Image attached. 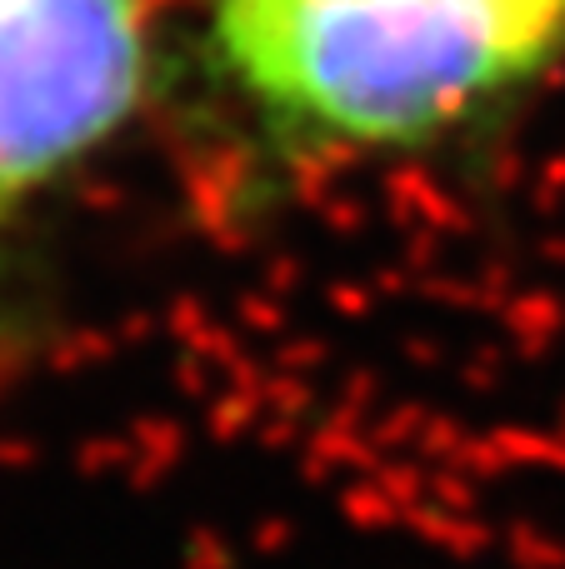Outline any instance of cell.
I'll use <instances>...</instances> for the list:
<instances>
[{
	"instance_id": "6da1fadb",
	"label": "cell",
	"mask_w": 565,
	"mask_h": 569,
	"mask_svg": "<svg viewBox=\"0 0 565 569\" xmlns=\"http://www.w3.org/2000/svg\"><path fill=\"white\" fill-rule=\"evenodd\" d=\"M200 46L280 156H406L541 86L565 0H200Z\"/></svg>"
},
{
	"instance_id": "7a4b0ae2",
	"label": "cell",
	"mask_w": 565,
	"mask_h": 569,
	"mask_svg": "<svg viewBox=\"0 0 565 569\" xmlns=\"http://www.w3.org/2000/svg\"><path fill=\"white\" fill-rule=\"evenodd\" d=\"M150 60L156 0H0V226L126 136Z\"/></svg>"
}]
</instances>
